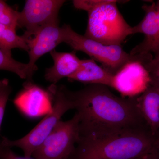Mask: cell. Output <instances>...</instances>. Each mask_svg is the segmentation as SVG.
Returning <instances> with one entry per match:
<instances>
[{"label": "cell", "instance_id": "1", "mask_svg": "<svg viewBox=\"0 0 159 159\" xmlns=\"http://www.w3.org/2000/svg\"><path fill=\"white\" fill-rule=\"evenodd\" d=\"M70 94L79 118V138L99 139L124 131L147 128L137 97L114 95L108 87L89 84Z\"/></svg>", "mask_w": 159, "mask_h": 159}, {"label": "cell", "instance_id": "2", "mask_svg": "<svg viewBox=\"0 0 159 159\" xmlns=\"http://www.w3.org/2000/svg\"><path fill=\"white\" fill-rule=\"evenodd\" d=\"M158 151L159 141L142 128L99 139L79 138L70 159H137Z\"/></svg>", "mask_w": 159, "mask_h": 159}, {"label": "cell", "instance_id": "3", "mask_svg": "<svg viewBox=\"0 0 159 159\" xmlns=\"http://www.w3.org/2000/svg\"><path fill=\"white\" fill-rule=\"evenodd\" d=\"M48 90L54 102L51 111L23 138L11 140L3 137L0 141L3 146L11 148L18 147L23 150L25 157L31 158L34 152L42 144L57 122L60 121L61 117L68 111L74 109L70 90L65 86L51 84Z\"/></svg>", "mask_w": 159, "mask_h": 159}, {"label": "cell", "instance_id": "4", "mask_svg": "<svg viewBox=\"0 0 159 159\" xmlns=\"http://www.w3.org/2000/svg\"><path fill=\"white\" fill-rule=\"evenodd\" d=\"M118 2L106 0L87 11L88 18L85 37L106 45L121 46L129 35L133 34V27L120 13Z\"/></svg>", "mask_w": 159, "mask_h": 159}, {"label": "cell", "instance_id": "5", "mask_svg": "<svg viewBox=\"0 0 159 159\" xmlns=\"http://www.w3.org/2000/svg\"><path fill=\"white\" fill-rule=\"evenodd\" d=\"M62 28L63 43L74 51H82L94 60L99 61L103 68L115 75L125 65L139 62L142 65L148 55H132L126 53L121 46H108L91 39L74 31L70 25L65 24Z\"/></svg>", "mask_w": 159, "mask_h": 159}, {"label": "cell", "instance_id": "6", "mask_svg": "<svg viewBox=\"0 0 159 159\" xmlns=\"http://www.w3.org/2000/svg\"><path fill=\"white\" fill-rule=\"evenodd\" d=\"M77 113L66 121L60 120L32 154L35 159H70L79 139Z\"/></svg>", "mask_w": 159, "mask_h": 159}, {"label": "cell", "instance_id": "7", "mask_svg": "<svg viewBox=\"0 0 159 159\" xmlns=\"http://www.w3.org/2000/svg\"><path fill=\"white\" fill-rule=\"evenodd\" d=\"M66 1L27 0L19 12L18 27L25 29L23 34L29 39L43 27L58 20V13Z\"/></svg>", "mask_w": 159, "mask_h": 159}, {"label": "cell", "instance_id": "8", "mask_svg": "<svg viewBox=\"0 0 159 159\" xmlns=\"http://www.w3.org/2000/svg\"><path fill=\"white\" fill-rule=\"evenodd\" d=\"M63 43L61 27L59 21H55L46 25L37 31L34 36L28 40V63L31 77L37 70L36 62L40 57L50 53L61 43Z\"/></svg>", "mask_w": 159, "mask_h": 159}, {"label": "cell", "instance_id": "9", "mask_svg": "<svg viewBox=\"0 0 159 159\" xmlns=\"http://www.w3.org/2000/svg\"><path fill=\"white\" fill-rule=\"evenodd\" d=\"M150 83L147 70L139 62L129 63L114 76L112 88L123 97H137L146 89Z\"/></svg>", "mask_w": 159, "mask_h": 159}, {"label": "cell", "instance_id": "10", "mask_svg": "<svg viewBox=\"0 0 159 159\" xmlns=\"http://www.w3.org/2000/svg\"><path fill=\"white\" fill-rule=\"evenodd\" d=\"M145 15L139 24L133 27V34L145 35L143 41L131 51L132 55H145L153 52L159 41V0L142 6Z\"/></svg>", "mask_w": 159, "mask_h": 159}, {"label": "cell", "instance_id": "11", "mask_svg": "<svg viewBox=\"0 0 159 159\" xmlns=\"http://www.w3.org/2000/svg\"><path fill=\"white\" fill-rule=\"evenodd\" d=\"M51 93L34 84L26 81L24 88L15 97V105L28 116L35 117L48 113L52 110Z\"/></svg>", "mask_w": 159, "mask_h": 159}, {"label": "cell", "instance_id": "12", "mask_svg": "<svg viewBox=\"0 0 159 159\" xmlns=\"http://www.w3.org/2000/svg\"><path fill=\"white\" fill-rule=\"evenodd\" d=\"M137 105L147 128L159 142V89L149 84L139 97Z\"/></svg>", "mask_w": 159, "mask_h": 159}, {"label": "cell", "instance_id": "13", "mask_svg": "<svg viewBox=\"0 0 159 159\" xmlns=\"http://www.w3.org/2000/svg\"><path fill=\"white\" fill-rule=\"evenodd\" d=\"M50 53L54 61V65L46 69L44 77L51 84L56 85L61 80L68 78L80 66L81 60L77 57L75 51L61 52L54 50Z\"/></svg>", "mask_w": 159, "mask_h": 159}, {"label": "cell", "instance_id": "14", "mask_svg": "<svg viewBox=\"0 0 159 159\" xmlns=\"http://www.w3.org/2000/svg\"><path fill=\"white\" fill-rule=\"evenodd\" d=\"M114 75L99 66L93 59L81 60L79 67L68 79L89 84H100L112 88Z\"/></svg>", "mask_w": 159, "mask_h": 159}, {"label": "cell", "instance_id": "15", "mask_svg": "<svg viewBox=\"0 0 159 159\" xmlns=\"http://www.w3.org/2000/svg\"><path fill=\"white\" fill-rule=\"evenodd\" d=\"M28 39L16 33V29L0 24V49L11 54V50L19 48L28 52Z\"/></svg>", "mask_w": 159, "mask_h": 159}, {"label": "cell", "instance_id": "16", "mask_svg": "<svg viewBox=\"0 0 159 159\" xmlns=\"http://www.w3.org/2000/svg\"><path fill=\"white\" fill-rule=\"evenodd\" d=\"M0 70L14 73L21 79L32 81L28 63L20 62L12 57L11 54L6 53L0 49Z\"/></svg>", "mask_w": 159, "mask_h": 159}, {"label": "cell", "instance_id": "17", "mask_svg": "<svg viewBox=\"0 0 159 159\" xmlns=\"http://www.w3.org/2000/svg\"><path fill=\"white\" fill-rule=\"evenodd\" d=\"M19 11L15 10L4 1L0 0V24L16 29Z\"/></svg>", "mask_w": 159, "mask_h": 159}, {"label": "cell", "instance_id": "18", "mask_svg": "<svg viewBox=\"0 0 159 159\" xmlns=\"http://www.w3.org/2000/svg\"><path fill=\"white\" fill-rule=\"evenodd\" d=\"M143 66L149 74L151 84L159 89V52L155 54V57H152Z\"/></svg>", "mask_w": 159, "mask_h": 159}, {"label": "cell", "instance_id": "19", "mask_svg": "<svg viewBox=\"0 0 159 159\" xmlns=\"http://www.w3.org/2000/svg\"><path fill=\"white\" fill-rule=\"evenodd\" d=\"M0 159H35L19 156L11 148L3 146L0 142Z\"/></svg>", "mask_w": 159, "mask_h": 159}, {"label": "cell", "instance_id": "20", "mask_svg": "<svg viewBox=\"0 0 159 159\" xmlns=\"http://www.w3.org/2000/svg\"><path fill=\"white\" fill-rule=\"evenodd\" d=\"M12 88L9 84V80L6 78L0 79V101L4 96L11 94Z\"/></svg>", "mask_w": 159, "mask_h": 159}, {"label": "cell", "instance_id": "21", "mask_svg": "<svg viewBox=\"0 0 159 159\" xmlns=\"http://www.w3.org/2000/svg\"><path fill=\"white\" fill-rule=\"evenodd\" d=\"M148 159H159V151L152 154Z\"/></svg>", "mask_w": 159, "mask_h": 159}, {"label": "cell", "instance_id": "22", "mask_svg": "<svg viewBox=\"0 0 159 159\" xmlns=\"http://www.w3.org/2000/svg\"><path fill=\"white\" fill-rule=\"evenodd\" d=\"M159 41L157 45L156 48L155 49L154 51H153V53L155 54L157 52H159Z\"/></svg>", "mask_w": 159, "mask_h": 159}, {"label": "cell", "instance_id": "23", "mask_svg": "<svg viewBox=\"0 0 159 159\" xmlns=\"http://www.w3.org/2000/svg\"><path fill=\"white\" fill-rule=\"evenodd\" d=\"M152 154H151L150 155H148L145 156V157H142L140 158L137 159H148L149 158V157H150L152 155Z\"/></svg>", "mask_w": 159, "mask_h": 159}, {"label": "cell", "instance_id": "24", "mask_svg": "<svg viewBox=\"0 0 159 159\" xmlns=\"http://www.w3.org/2000/svg\"><path fill=\"white\" fill-rule=\"evenodd\" d=\"M0 146H1V144H0Z\"/></svg>", "mask_w": 159, "mask_h": 159}, {"label": "cell", "instance_id": "25", "mask_svg": "<svg viewBox=\"0 0 159 159\" xmlns=\"http://www.w3.org/2000/svg\"><path fill=\"white\" fill-rule=\"evenodd\" d=\"M157 53H158V52H157Z\"/></svg>", "mask_w": 159, "mask_h": 159}]
</instances>
